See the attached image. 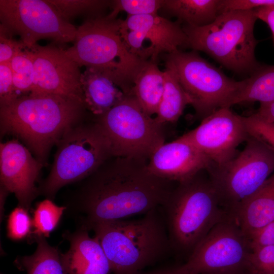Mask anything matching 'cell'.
Listing matches in <instances>:
<instances>
[{"label":"cell","mask_w":274,"mask_h":274,"mask_svg":"<svg viewBox=\"0 0 274 274\" xmlns=\"http://www.w3.org/2000/svg\"><path fill=\"white\" fill-rule=\"evenodd\" d=\"M148 161L112 156L81 181L65 206L79 228L89 231L95 223L144 215L161 207L175 182L151 173Z\"/></svg>","instance_id":"1"},{"label":"cell","mask_w":274,"mask_h":274,"mask_svg":"<svg viewBox=\"0 0 274 274\" xmlns=\"http://www.w3.org/2000/svg\"><path fill=\"white\" fill-rule=\"evenodd\" d=\"M85 109L78 101L51 94L20 95L0 106L1 136L21 141L43 166L51 148L81 121Z\"/></svg>","instance_id":"2"},{"label":"cell","mask_w":274,"mask_h":274,"mask_svg":"<svg viewBox=\"0 0 274 274\" xmlns=\"http://www.w3.org/2000/svg\"><path fill=\"white\" fill-rule=\"evenodd\" d=\"M91 230L99 242L114 274H135L172 251L161 207L138 219L97 223Z\"/></svg>","instance_id":"3"},{"label":"cell","mask_w":274,"mask_h":274,"mask_svg":"<svg viewBox=\"0 0 274 274\" xmlns=\"http://www.w3.org/2000/svg\"><path fill=\"white\" fill-rule=\"evenodd\" d=\"M205 170L178 183L161 207L172 251L188 257L216 225L231 218Z\"/></svg>","instance_id":"4"},{"label":"cell","mask_w":274,"mask_h":274,"mask_svg":"<svg viewBox=\"0 0 274 274\" xmlns=\"http://www.w3.org/2000/svg\"><path fill=\"white\" fill-rule=\"evenodd\" d=\"M120 19L89 18L77 28L74 45L65 53L79 67L105 70L125 95H131L134 80L148 61L132 54L120 32Z\"/></svg>","instance_id":"5"},{"label":"cell","mask_w":274,"mask_h":274,"mask_svg":"<svg viewBox=\"0 0 274 274\" xmlns=\"http://www.w3.org/2000/svg\"><path fill=\"white\" fill-rule=\"evenodd\" d=\"M257 19L254 10L232 11L219 14L203 26L182 27L188 47L205 52L232 71L251 74L261 65L255 54L259 42L254 35Z\"/></svg>","instance_id":"6"},{"label":"cell","mask_w":274,"mask_h":274,"mask_svg":"<svg viewBox=\"0 0 274 274\" xmlns=\"http://www.w3.org/2000/svg\"><path fill=\"white\" fill-rule=\"evenodd\" d=\"M50 172L38 188L39 194L53 200L66 185L81 181L113 156L110 143L95 119L79 122L57 144Z\"/></svg>","instance_id":"7"},{"label":"cell","mask_w":274,"mask_h":274,"mask_svg":"<svg viewBox=\"0 0 274 274\" xmlns=\"http://www.w3.org/2000/svg\"><path fill=\"white\" fill-rule=\"evenodd\" d=\"M244 149L221 164L206 169L220 204L234 218L243 204L274 173V149L250 135Z\"/></svg>","instance_id":"8"},{"label":"cell","mask_w":274,"mask_h":274,"mask_svg":"<svg viewBox=\"0 0 274 274\" xmlns=\"http://www.w3.org/2000/svg\"><path fill=\"white\" fill-rule=\"evenodd\" d=\"M187 94L195 116L203 119L216 110L230 108L244 84L235 81L195 51L180 50L162 55Z\"/></svg>","instance_id":"9"},{"label":"cell","mask_w":274,"mask_h":274,"mask_svg":"<svg viewBox=\"0 0 274 274\" xmlns=\"http://www.w3.org/2000/svg\"><path fill=\"white\" fill-rule=\"evenodd\" d=\"M95 119L110 143L113 156L149 160L165 143L163 125L145 113L133 95H125Z\"/></svg>","instance_id":"10"},{"label":"cell","mask_w":274,"mask_h":274,"mask_svg":"<svg viewBox=\"0 0 274 274\" xmlns=\"http://www.w3.org/2000/svg\"><path fill=\"white\" fill-rule=\"evenodd\" d=\"M251 251L249 238L229 218L208 233L180 265L181 270L182 274H241Z\"/></svg>","instance_id":"11"},{"label":"cell","mask_w":274,"mask_h":274,"mask_svg":"<svg viewBox=\"0 0 274 274\" xmlns=\"http://www.w3.org/2000/svg\"><path fill=\"white\" fill-rule=\"evenodd\" d=\"M0 20L10 32L20 36L28 49L42 39L74 41L77 29L47 0H1Z\"/></svg>","instance_id":"12"},{"label":"cell","mask_w":274,"mask_h":274,"mask_svg":"<svg viewBox=\"0 0 274 274\" xmlns=\"http://www.w3.org/2000/svg\"><path fill=\"white\" fill-rule=\"evenodd\" d=\"M120 32L129 51L145 61H157L161 55L188 47V38L179 22L158 14L127 16Z\"/></svg>","instance_id":"13"},{"label":"cell","mask_w":274,"mask_h":274,"mask_svg":"<svg viewBox=\"0 0 274 274\" xmlns=\"http://www.w3.org/2000/svg\"><path fill=\"white\" fill-rule=\"evenodd\" d=\"M249 135L244 116L224 107L204 118L197 127L181 137L196 148L211 163L221 164L238 153L237 147Z\"/></svg>","instance_id":"14"},{"label":"cell","mask_w":274,"mask_h":274,"mask_svg":"<svg viewBox=\"0 0 274 274\" xmlns=\"http://www.w3.org/2000/svg\"><path fill=\"white\" fill-rule=\"evenodd\" d=\"M29 50L34 65L33 85L30 93L65 96L84 106L80 67L64 50L37 44Z\"/></svg>","instance_id":"15"},{"label":"cell","mask_w":274,"mask_h":274,"mask_svg":"<svg viewBox=\"0 0 274 274\" xmlns=\"http://www.w3.org/2000/svg\"><path fill=\"white\" fill-rule=\"evenodd\" d=\"M43 166L18 139L1 143V189L14 193L18 206L28 211L39 195L36 183Z\"/></svg>","instance_id":"16"},{"label":"cell","mask_w":274,"mask_h":274,"mask_svg":"<svg viewBox=\"0 0 274 274\" xmlns=\"http://www.w3.org/2000/svg\"><path fill=\"white\" fill-rule=\"evenodd\" d=\"M211 163L204 154L180 136L159 146L149 159L148 168L159 177L180 183L206 170Z\"/></svg>","instance_id":"17"},{"label":"cell","mask_w":274,"mask_h":274,"mask_svg":"<svg viewBox=\"0 0 274 274\" xmlns=\"http://www.w3.org/2000/svg\"><path fill=\"white\" fill-rule=\"evenodd\" d=\"M63 236L70 245L63 254L68 274H110L109 261L96 237H90L88 230L81 228L66 232Z\"/></svg>","instance_id":"18"},{"label":"cell","mask_w":274,"mask_h":274,"mask_svg":"<svg viewBox=\"0 0 274 274\" xmlns=\"http://www.w3.org/2000/svg\"><path fill=\"white\" fill-rule=\"evenodd\" d=\"M81 81L85 108L95 117L107 113L125 95L105 70L86 67Z\"/></svg>","instance_id":"19"},{"label":"cell","mask_w":274,"mask_h":274,"mask_svg":"<svg viewBox=\"0 0 274 274\" xmlns=\"http://www.w3.org/2000/svg\"><path fill=\"white\" fill-rule=\"evenodd\" d=\"M234 220L248 238L274 221V173L243 204Z\"/></svg>","instance_id":"20"},{"label":"cell","mask_w":274,"mask_h":274,"mask_svg":"<svg viewBox=\"0 0 274 274\" xmlns=\"http://www.w3.org/2000/svg\"><path fill=\"white\" fill-rule=\"evenodd\" d=\"M220 0H162L160 16L175 17L178 22L201 27L213 22L219 15Z\"/></svg>","instance_id":"21"},{"label":"cell","mask_w":274,"mask_h":274,"mask_svg":"<svg viewBox=\"0 0 274 274\" xmlns=\"http://www.w3.org/2000/svg\"><path fill=\"white\" fill-rule=\"evenodd\" d=\"M164 88V72L157 62L147 61L136 76L132 90L133 95L147 115H156Z\"/></svg>","instance_id":"22"},{"label":"cell","mask_w":274,"mask_h":274,"mask_svg":"<svg viewBox=\"0 0 274 274\" xmlns=\"http://www.w3.org/2000/svg\"><path fill=\"white\" fill-rule=\"evenodd\" d=\"M32 239L37 244V249L32 255L17 260L19 267L27 274H68L63 254L57 248L50 246L44 237L35 236Z\"/></svg>","instance_id":"23"},{"label":"cell","mask_w":274,"mask_h":274,"mask_svg":"<svg viewBox=\"0 0 274 274\" xmlns=\"http://www.w3.org/2000/svg\"><path fill=\"white\" fill-rule=\"evenodd\" d=\"M164 72V88L155 119L160 124L178 121L190 101L174 73L168 68Z\"/></svg>","instance_id":"24"},{"label":"cell","mask_w":274,"mask_h":274,"mask_svg":"<svg viewBox=\"0 0 274 274\" xmlns=\"http://www.w3.org/2000/svg\"><path fill=\"white\" fill-rule=\"evenodd\" d=\"M244 81V86L234 99L232 106L255 101L264 104L274 100V65L261 64Z\"/></svg>","instance_id":"25"},{"label":"cell","mask_w":274,"mask_h":274,"mask_svg":"<svg viewBox=\"0 0 274 274\" xmlns=\"http://www.w3.org/2000/svg\"><path fill=\"white\" fill-rule=\"evenodd\" d=\"M66 209L65 206H58L48 198L38 203L33 213L31 238L35 236L49 237Z\"/></svg>","instance_id":"26"},{"label":"cell","mask_w":274,"mask_h":274,"mask_svg":"<svg viewBox=\"0 0 274 274\" xmlns=\"http://www.w3.org/2000/svg\"><path fill=\"white\" fill-rule=\"evenodd\" d=\"M12 71L14 88L19 95L30 93L34 81V65L29 49L16 55L8 63Z\"/></svg>","instance_id":"27"},{"label":"cell","mask_w":274,"mask_h":274,"mask_svg":"<svg viewBox=\"0 0 274 274\" xmlns=\"http://www.w3.org/2000/svg\"><path fill=\"white\" fill-rule=\"evenodd\" d=\"M47 1L67 21L81 14H89L90 18L104 16L102 12L111 5V1L105 0Z\"/></svg>","instance_id":"28"},{"label":"cell","mask_w":274,"mask_h":274,"mask_svg":"<svg viewBox=\"0 0 274 274\" xmlns=\"http://www.w3.org/2000/svg\"><path fill=\"white\" fill-rule=\"evenodd\" d=\"M162 0H114L111 1L112 11L106 15L108 18L116 19L120 12L128 16L158 14Z\"/></svg>","instance_id":"29"},{"label":"cell","mask_w":274,"mask_h":274,"mask_svg":"<svg viewBox=\"0 0 274 274\" xmlns=\"http://www.w3.org/2000/svg\"><path fill=\"white\" fill-rule=\"evenodd\" d=\"M32 229V219L25 208L18 206L8 216L7 234L10 239L18 241L30 237Z\"/></svg>","instance_id":"30"},{"label":"cell","mask_w":274,"mask_h":274,"mask_svg":"<svg viewBox=\"0 0 274 274\" xmlns=\"http://www.w3.org/2000/svg\"><path fill=\"white\" fill-rule=\"evenodd\" d=\"M241 274H274V246L251 250Z\"/></svg>","instance_id":"31"},{"label":"cell","mask_w":274,"mask_h":274,"mask_svg":"<svg viewBox=\"0 0 274 274\" xmlns=\"http://www.w3.org/2000/svg\"><path fill=\"white\" fill-rule=\"evenodd\" d=\"M244 120L249 134L265 142L274 149V122L265 121L254 113Z\"/></svg>","instance_id":"32"},{"label":"cell","mask_w":274,"mask_h":274,"mask_svg":"<svg viewBox=\"0 0 274 274\" xmlns=\"http://www.w3.org/2000/svg\"><path fill=\"white\" fill-rule=\"evenodd\" d=\"M12 34L4 26H0V64L9 63L18 53L26 47L20 40L13 39Z\"/></svg>","instance_id":"33"},{"label":"cell","mask_w":274,"mask_h":274,"mask_svg":"<svg viewBox=\"0 0 274 274\" xmlns=\"http://www.w3.org/2000/svg\"><path fill=\"white\" fill-rule=\"evenodd\" d=\"M274 6V0H220L219 14L232 11H250Z\"/></svg>","instance_id":"34"},{"label":"cell","mask_w":274,"mask_h":274,"mask_svg":"<svg viewBox=\"0 0 274 274\" xmlns=\"http://www.w3.org/2000/svg\"><path fill=\"white\" fill-rule=\"evenodd\" d=\"M18 96L14 88L9 64H0V106L7 104Z\"/></svg>","instance_id":"35"},{"label":"cell","mask_w":274,"mask_h":274,"mask_svg":"<svg viewBox=\"0 0 274 274\" xmlns=\"http://www.w3.org/2000/svg\"><path fill=\"white\" fill-rule=\"evenodd\" d=\"M249 240L251 250L274 246V221L252 235Z\"/></svg>","instance_id":"36"},{"label":"cell","mask_w":274,"mask_h":274,"mask_svg":"<svg viewBox=\"0 0 274 274\" xmlns=\"http://www.w3.org/2000/svg\"><path fill=\"white\" fill-rule=\"evenodd\" d=\"M254 11L257 19L261 20L269 26L274 45V6L260 7Z\"/></svg>","instance_id":"37"},{"label":"cell","mask_w":274,"mask_h":274,"mask_svg":"<svg viewBox=\"0 0 274 274\" xmlns=\"http://www.w3.org/2000/svg\"><path fill=\"white\" fill-rule=\"evenodd\" d=\"M254 114L265 121L274 122V100L260 104L259 108Z\"/></svg>","instance_id":"38"},{"label":"cell","mask_w":274,"mask_h":274,"mask_svg":"<svg viewBox=\"0 0 274 274\" xmlns=\"http://www.w3.org/2000/svg\"><path fill=\"white\" fill-rule=\"evenodd\" d=\"M135 274H180L179 266H174L160 268L153 270L142 272L140 271Z\"/></svg>","instance_id":"39"}]
</instances>
